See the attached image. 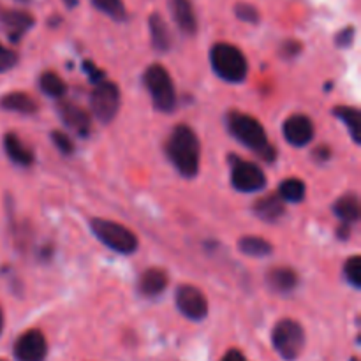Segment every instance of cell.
Returning a JSON list of instances; mask_svg holds the SVG:
<instances>
[{
  "label": "cell",
  "mask_w": 361,
  "mask_h": 361,
  "mask_svg": "<svg viewBox=\"0 0 361 361\" xmlns=\"http://www.w3.org/2000/svg\"><path fill=\"white\" fill-rule=\"evenodd\" d=\"M166 154L176 171L185 178H194L200 169V141L187 126H176L166 143Z\"/></svg>",
  "instance_id": "cell-1"
},
{
  "label": "cell",
  "mask_w": 361,
  "mask_h": 361,
  "mask_svg": "<svg viewBox=\"0 0 361 361\" xmlns=\"http://www.w3.org/2000/svg\"><path fill=\"white\" fill-rule=\"evenodd\" d=\"M226 122H228L229 133H231L240 143L256 152V154L259 155V157H263L264 161H275L277 150H275L270 145V141H268L267 130L261 126L259 120H256L250 115H245V113L229 111Z\"/></svg>",
  "instance_id": "cell-2"
},
{
  "label": "cell",
  "mask_w": 361,
  "mask_h": 361,
  "mask_svg": "<svg viewBox=\"0 0 361 361\" xmlns=\"http://www.w3.org/2000/svg\"><path fill=\"white\" fill-rule=\"evenodd\" d=\"M212 67L215 74L228 83H242L249 73V62L245 55L236 46L228 42H219L210 53Z\"/></svg>",
  "instance_id": "cell-3"
},
{
  "label": "cell",
  "mask_w": 361,
  "mask_h": 361,
  "mask_svg": "<svg viewBox=\"0 0 361 361\" xmlns=\"http://www.w3.org/2000/svg\"><path fill=\"white\" fill-rule=\"evenodd\" d=\"M143 83L159 111L171 113L176 108L175 85L164 66L154 63V66L147 67L143 74Z\"/></svg>",
  "instance_id": "cell-4"
},
{
  "label": "cell",
  "mask_w": 361,
  "mask_h": 361,
  "mask_svg": "<svg viewBox=\"0 0 361 361\" xmlns=\"http://www.w3.org/2000/svg\"><path fill=\"white\" fill-rule=\"evenodd\" d=\"M92 233L111 250L118 254H133L137 249V238L130 229L118 222L106 221V219H92Z\"/></svg>",
  "instance_id": "cell-5"
},
{
  "label": "cell",
  "mask_w": 361,
  "mask_h": 361,
  "mask_svg": "<svg viewBox=\"0 0 361 361\" xmlns=\"http://www.w3.org/2000/svg\"><path fill=\"white\" fill-rule=\"evenodd\" d=\"M271 342L279 355L288 361H295L305 348V331L300 323L293 319H282L271 331Z\"/></svg>",
  "instance_id": "cell-6"
},
{
  "label": "cell",
  "mask_w": 361,
  "mask_h": 361,
  "mask_svg": "<svg viewBox=\"0 0 361 361\" xmlns=\"http://www.w3.org/2000/svg\"><path fill=\"white\" fill-rule=\"evenodd\" d=\"M92 113L102 123L111 122L116 116L120 108V90L111 81H101L94 85V90L90 95Z\"/></svg>",
  "instance_id": "cell-7"
},
{
  "label": "cell",
  "mask_w": 361,
  "mask_h": 361,
  "mask_svg": "<svg viewBox=\"0 0 361 361\" xmlns=\"http://www.w3.org/2000/svg\"><path fill=\"white\" fill-rule=\"evenodd\" d=\"M231 162V185L240 192H257V190L264 189L267 185V175L259 166L254 162L243 161L238 157H229Z\"/></svg>",
  "instance_id": "cell-8"
},
{
  "label": "cell",
  "mask_w": 361,
  "mask_h": 361,
  "mask_svg": "<svg viewBox=\"0 0 361 361\" xmlns=\"http://www.w3.org/2000/svg\"><path fill=\"white\" fill-rule=\"evenodd\" d=\"M175 302L180 312L190 321H203L208 316V302L197 288L183 284L176 289Z\"/></svg>",
  "instance_id": "cell-9"
},
{
  "label": "cell",
  "mask_w": 361,
  "mask_h": 361,
  "mask_svg": "<svg viewBox=\"0 0 361 361\" xmlns=\"http://www.w3.org/2000/svg\"><path fill=\"white\" fill-rule=\"evenodd\" d=\"M48 353L44 335L39 330H28L14 344V356L18 361H42Z\"/></svg>",
  "instance_id": "cell-10"
},
{
  "label": "cell",
  "mask_w": 361,
  "mask_h": 361,
  "mask_svg": "<svg viewBox=\"0 0 361 361\" xmlns=\"http://www.w3.org/2000/svg\"><path fill=\"white\" fill-rule=\"evenodd\" d=\"M284 137L293 147H305L314 137V123L305 115H293L284 122Z\"/></svg>",
  "instance_id": "cell-11"
},
{
  "label": "cell",
  "mask_w": 361,
  "mask_h": 361,
  "mask_svg": "<svg viewBox=\"0 0 361 361\" xmlns=\"http://www.w3.org/2000/svg\"><path fill=\"white\" fill-rule=\"evenodd\" d=\"M0 23L6 28L7 35L13 42H18L27 30L34 27V16L25 11L0 9Z\"/></svg>",
  "instance_id": "cell-12"
},
{
  "label": "cell",
  "mask_w": 361,
  "mask_h": 361,
  "mask_svg": "<svg viewBox=\"0 0 361 361\" xmlns=\"http://www.w3.org/2000/svg\"><path fill=\"white\" fill-rule=\"evenodd\" d=\"M169 9L175 23L185 35H194L197 32V18L190 0H169Z\"/></svg>",
  "instance_id": "cell-13"
},
{
  "label": "cell",
  "mask_w": 361,
  "mask_h": 361,
  "mask_svg": "<svg viewBox=\"0 0 361 361\" xmlns=\"http://www.w3.org/2000/svg\"><path fill=\"white\" fill-rule=\"evenodd\" d=\"M59 115L66 126H69L71 129H74L81 136H87L88 130H90V116H88V113L74 106L73 102H60Z\"/></svg>",
  "instance_id": "cell-14"
},
{
  "label": "cell",
  "mask_w": 361,
  "mask_h": 361,
  "mask_svg": "<svg viewBox=\"0 0 361 361\" xmlns=\"http://www.w3.org/2000/svg\"><path fill=\"white\" fill-rule=\"evenodd\" d=\"M284 201L277 194H268L254 203V214L267 222H277L284 215Z\"/></svg>",
  "instance_id": "cell-15"
},
{
  "label": "cell",
  "mask_w": 361,
  "mask_h": 361,
  "mask_svg": "<svg viewBox=\"0 0 361 361\" xmlns=\"http://www.w3.org/2000/svg\"><path fill=\"white\" fill-rule=\"evenodd\" d=\"M4 148H6L7 157H9L14 164L23 166V168L34 164V154H32L30 148L25 147L23 141H21L16 134L7 133L6 136H4Z\"/></svg>",
  "instance_id": "cell-16"
},
{
  "label": "cell",
  "mask_w": 361,
  "mask_h": 361,
  "mask_svg": "<svg viewBox=\"0 0 361 361\" xmlns=\"http://www.w3.org/2000/svg\"><path fill=\"white\" fill-rule=\"evenodd\" d=\"M0 108L6 111L20 113V115H34L37 111V102L23 92H11L0 99Z\"/></svg>",
  "instance_id": "cell-17"
},
{
  "label": "cell",
  "mask_w": 361,
  "mask_h": 361,
  "mask_svg": "<svg viewBox=\"0 0 361 361\" xmlns=\"http://www.w3.org/2000/svg\"><path fill=\"white\" fill-rule=\"evenodd\" d=\"M267 282L271 288V291L286 295V293L295 291V288L298 286V275L291 268H274L268 274Z\"/></svg>",
  "instance_id": "cell-18"
},
{
  "label": "cell",
  "mask_w": 361,
  "mask_h": 361,
  "mask_svg": "<svg viewBox=\"0 0 361 361\" xmlns=\"http://www.w3.org/2000/svg\"><path fill=\"white\" fill-rule=\"evenodd\" d=\"M148 27H150V37L154 48L157 51H168L171 48V34H169L168 25L162 20L161 14H152L148 18Z\"/></svg>",
  "instance_id": "cell-19"
},
{
  "label": "cell",
  "mask_w": 361,
  "mask_h": 361,
  "mask_svg": "<svg viewBox=\"0 0 361 361\" xmlns=\"http://www.w3.org/2000/svg\"><path fill=\"white\" fill-rule=\"evenodd\" d=\"M334 212L344 226L355 224L360 219V201L356 194H344L334 204Z\"/></svg>",
  "instance_id": "cell-20"
},
{
  "label": "cell",
  "mask_w": 361,
  "mask_h": 361,
  "mask_svg": "<svg viewBox=\"0 0 361 361\" xmlns=\"http://www.w3.org/2000/svg\"><path fill=\"white\" fill-rule=\"evenodd\" d=\"M168 286V275L159 268H150L140 279V291L145 296H159Z\"/></svg>",
  "instance_id": "cell-21"
},
{
  "label": "cell",
  "mask_w": 361,
  "mask_h": 361,
  "mask_svg": "<svg viewBox=\"0 0 361 361\" xmlns=\"http://www.w3.org/2000/svg\"><path fill=\"white\" fill-rule=\"evenodd\" d=\"M335 116L338 120H342L345 127H348L349 134H351L353 141L360 143V129H361V116L360 111L356 108H349V106H338L334 109Z\"/></svg>",
  "instance_id": "cell-22"
},
{
  "label": "cell",
  "mask_w": 361,
  "mask_h": 361,
  "mask_svg": "<svg viewBox=\"0 0 361 361\" xmlns=\"http://www.w3.org/2000/svg\"><path fill=\"white\" fill-rule=\"evenodd\" d=\"M240 250H242L245 256L250 257H264L270 256L274 247H271L270 242H267L261 236H243L238 243Z\"/></svg>",
  "instance_id": "cell-23"
},
{
  "label": "cell",
  "mask_w": 361,
  "mask_h": 361,
  "mask_svg": "<svg viewBox=\"0 0 361 361\" xmlns=\"http://www.w3.org/2000/svg\"><path fill=\"white\" fill-rule=\"evenodd\" d=\"M307 187L302 180L298 178H288L281 183L279 187V196L282 201H291V203H300L305 200Z\"/></svg>",
  "instance_id": "cell-24"
},
{
  "label": "cell",
  "mask_w": 361,
  "mask_h": 361,
  "mask_svg": "<svg viewBox=\"0 0 361 361\" xmlns=\"http://www.w3.org/2000/svg\"><path fill=\"white\" fill-rule=\"evenodd\" d=\"M39 87H41V90L44 92L48 97L59 99L66 94V83H63L62 78L56 73H53V71H46V73L41 74V78H39Z\"/></svg>",
  "instance_id": "cell-25"
},
{
  "label": "cell",
  "mask_w": 361,
  "mask_h": 361,
  "mask_svg": "<svg viewBox=\"0 0 361 361\" xmlns=\"http://www.w3.org/2000/svg\"><path fill=\"white\" fill-rule=\"evenodd\" d=\"M92 4H94V6L97 7L101 13L111 16L113 20H116V21L126 20L127 13H126V6H123L122 0H92Z\"/></svg>",
  "instance_id": "cell-26"
},
{
  "label": "cell",
  "mask_w": 361,
  "mask_h": 361,
  "mask_svg": "<svg viewBox=\"0 0 361 361\" xmlns=\"http://www.w3.org/2000/svg\"><path fill=\"white\" fill-rule=\"evenodd\" d=\"M344 274H345V279H348L349 284L355 286L356 289L361 288V259H360V256H353L345 261Z\"/></svg>",
  "instance_id": "cell-27"
},
{
  "label": "cell",
  "mask_w": 361,
  "mask_h": 361,
  "mask_svg": "<svg viewBox=\"0 0 361 361\" xmlns=\"http://www.w3.org/2000/svg\"><path fill=\"white\" fill-rule=\"evenodd\" d=\"M235 14L238 20L245 21V23L256 25V23H259V20H261L259 11H257L254 6H250V4H236Z\"/></svg>",
  "instance_id": "cell-28"
},
{
  "label": "cell",
  "mask_w": 361,
  "mask_h": 361,
  "mask_svg": "<svg viewBox=\"0 0 361 361\" xmlns=\"http://www.w3.org/2000/svg\"><path fill=\"white\" fill-rule=\"evenodd\" d=\"M18 63V55L0 42V73H7Z\"/></svg>",
  "instance_id": "cell-29"
},
{
  "label": "cell",
  "mask_w": 361,
  "mask_h": 361,
  "mask_svg": "<svg viewBox=\"0 0 361 361\" xmlns=\"http://www.w3.org/2000/svg\"><path fill=\"white\" fill-rule=\"evenodd\" d=\"M51 140H53V143H55V147L59 148L63 155H71L74 152L73 141H71L66 134L60 133V130H53Z\"/></svg>",
  "instance_id": "cell-30"
},
{
  "label": "cell",
  "mask_w": 361,
  "mask_h": 361,
  "mask_svg": "<svg viewBox=\"0 0 361 361\" xmlns=\"http://www.w3.org/2000/svg\"><path fill=\"white\" fill-rule=\"evenodd\" d=\"M355 27H345L344 30H341L337 34V37H335V42H337V46H341V48H348V46L353 44V41H355Z\"/></svg>",
  "instance_id": "cell-31"
},
{
  "label": "cell",
  "mask_w": 361,
  "mask_h": 361,
  "mask_svg": "<svg viewBox=\"0 0 361 361\" xmlns=\"http://www.w3.org/2000/svg\"><path fill=\"white\" fill-rule=\"evenodd\" d=\"M83 67H85V73L88 74V78H90L92 83L97 85V83H101V81H104V73H102L101 69H97V67H95L94 63H92V62H85Z\"/></svg>",
  "instance_id": "cell-32"
},
{
  "label": "cell",
  "mask_w": 361,
  "mask_h": 361,
  "mask_svg": "<svg viewBox=\"0 0 361 361\" xmlns=\"http://www.w3.org/2000/svg\"><path fill=\"white\" fill-rule=\"evenodd\" d=\"M300 49H302V44H300V42H296V41H288V42H286V44H284V55L295 56V55H298Z\"/></svg>",
  "instance_id": "cell-33"
},
{
  "label": "cell",
  "mask_w": 361,
  "mask_h": 361,
  "mask_svg": "<svg viewBox=\"0 0 361 361\" xmlns=\"http://www.w3.org/2000/svg\"><path fill=\"white\" fill-rule=\"evenodd\" d=\"M314 157H316V161H319V162L328 161V159L331 157L330 148H328V147H319V148H316V152H314Z\"/></svg>",
  "instance_id": "cell-34"
},
{
  "label": "cell",
  "mask_w": 361,
  "mask_h": 361,
  "mask_svg": "<svg viewBox=\"0 0 361 361\" xmlns=\"http://www.w3.org/2000/svg\"><path fill=\"white\" fill-rule=\"evenodd\" d=\"M222 361H247L245 356L238 351V349H231L229 353H226V356L222 358Z\"/></svg>",
  "instance_id": "cell-35"
},
{
  "label": "cell",
  "mask_w": 361,
  "mask_h": 361,
  "mask_svg": "<svg viewBox=\"0 0 361 361\" xmlns=\"http://www.w3.org/2000/svg\"><path fill=\"white\" fill-rule=\"evenodd\" d=\"M69 7H76L78 6V0H63Z\"/></svg>",
  "instance_id": "cell-36"
},
{
  "label": "cell",
  "mask_w": 361,
  "mask_h": 361,
  "mask_svg": "<svg viewBox=\"0 0 361 361\" xmlns=\"http://www.w3.org/2000/svg\"><path fill=\"white\" fill-rule=\"evenodd\" d=\"M2 328H4V314L0 310V334H2Z\"/></svg>",
  "instance_id": "cell-37"
},
{
  "label": "cell",
  "mask_w": 361,
  "mask_h": 361,
  "mask_svg": "<svg viewBox=\"0 0 361 361\" xmlns=\"http://www.w3.org/2000/svg\"><path fill=\"white\" fill-rule=\"evenodd\" d=\"M16 2H23V4H27V2H30V0H16Z\"/></svg>",
  "instance_id": "cell-38"
},
{
  "label": "cell",
  "mask_w": 361,
  "mask_h": 361,
  "mask_svg": "<svg viewBox=\"0 0 361 361\" xmlns=\"http://www.w3.org/2000/svg\"><path fill=\"white\" fill-rule=\"evenodd\" d=\"M353 361H356V360H353Z\"/></svg>",
  "instance_id": "cell-39"
},
{
  "label": "cell",
  "mask_w": 361,
  "mask_h": 361,
  "mask_svg": "<svg viewBox=\"0 0 361 361\" xmlns=\"http://www.w3.org/2000/svg\"><path fill=\"white\" fill-rule=\"evenodd\" d=\"M0 361H4V360H0Z\"/></svg>",
  "instance_id": "cell-40"
}]
</instances>
